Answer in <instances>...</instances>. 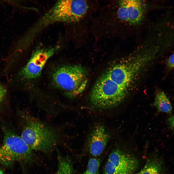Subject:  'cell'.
I'll use <instances>...</instances> for the list:
<instances>
[{"label": "cell", "mask_w": 174, "mask_h": 174, "mask_svg": "<svg viewBox=\"0 0 174 174\" xmlns=\"http://www.w3.org/2000/svg\"><path fill=\"white\" fill-rule=\"evenodd\" d=\"M134 174H165L164 163L157 155H153L147 159L143 167Z\"/></svg>", "instance_id": "cell-11"}, {"label": "cell", "mask_w": 174, "mask_h": 174, "mask_svg": "<svg viewBox=\"0 0 174 174\" xmlns=\"http://www.w3.org/2000/svg\"><path fill=\"white\" fill-rule=\"evenodd\" d=\"M167 121L169 127L174 129V114L168 118Z\"/></svg>", "instance_id": "cell-17"}, {"label": "cell", "mask_w": 174, "mask_h": 174, "mask_svg": "<svg viewBox=\"0 0 174 174\" xmlns=\"http://www.w3.org/2000/svg\"><path fill=\"white\" fill-rule=\"evenodd\" d=\"M127 93V89L117 85L104 73L94 85L90 94V101L97 108H112L124 101Z\"/></svg>", "instance_id": "cell-5"}, {"label": "cell", "mask_w": 174, "mask_h": 174, "mask_svg": "<svg viewBox=\"0 0 174 174\" xmlns=\"http://www.w3.org/2000/svg\"><path fill=\"white\" fill-rule=\"evenodd\" d=\"M22 138L33 151L50 152L59 140L58 132L27 111L21 112Z\"/></svg>", "instance_id": "cell-2"}, {"label": "cell", "mask_w": 174, "mask_h": 174, "mask_svg": "<svg viewBox=\"0 0 174 174\" xmlns=\"http://www.w3.org/2000/svg\"><path fill=\"white\" fill-rule=\"evenodd\" d=\"M7 92L6 87L0 84V105L4 100Z\"/></svg>", "instance_id": "cell-15"}, {"label": "cell", "mask_w": 174, "mask_h": 174, "mask_svg": "<svg viewBox=\"0 0 174 174\" xmlns=\"http://www.w3.org/2000/svg\"><path fill=\"white\" fill-rule=\"evenodd\" d=\"M152 105L158 112L167 114H170L172 112V107L171 103L162 91H158L157 92Z\"/></svg>", "instance_id": "cell-12"}, {"label": "cell", "mask_w": 174, "mask_h": 174, "mask_svg": "<svg viewBox=\"0 0 174 174\" xmlns=\"http://www.w3.org/2000/svg\"><path fill=\"white\" fill-rule=\"evenodd\" d=\"M110 7L109 22L112 33L124 38L138 33L145 26L154 4L145 0L114 1Z\"/></svg>", "instance_id": "cell-1"}, {"label": "cell", "mask_w": 174, "mask_h": 174, "mask_svg": "<svg viewBox=\"0 0 174 174\" xmlns=\"http://www.w3.org/2000/svg\"><path fill=\"white\" fill-rule=\"evenodd\" d=\"M20 159L19 152L14 143L9 137H4L3 144L0 147V164L10 167Z\"/></svg>", "instance_id": "cell-10"}, {"label": "cell", "mask_w": 174, "mask_h": 174, "mask_svg": "<svg viewBox=\"0 0 174 174\" xmlns=\"http://www.w3.org/2000/svg\"><path fill=\"white\" fill-rule=\"evenodd\" d=\"M51 77L54 85L70 98L81 94L88 83L86 71L79 65L57 66L52 70Z\"/></svg>", "instance_id": "cell-3"}, {"label": "cell", "mask_w": 174, "mask_h": 174, "mask_svg": "<svg viewBox=\"0 0 174 174\" xmlns=\"http://www.w3.org/2000/svg\"><path fill=\"white\" fill-rule=\"evenodd\" d=\"M59 48L58 45L48 48H38L33 53L26 65L20 71L18 77L31 80L38 78L48 59Z\"/></svg>", "instance_id": "cell-8"}, {"label": "cell", "mask_w": 174, "mask_h": 174, "mask_svg": "<svg viewBox=\"0 0 174 174\" xmlns=\"http://www.w3.org/2000/svg\"><path fill=\"white\" fill-rule=\"evenodd\" d=\"M100 164V160L93 157L89 160L87 168L83 174H98Z\"/></svg>", "instance_id": "cell-14"}, {"label": "cell", "mask_w": 174, "mask_h": 174, "mask_svg": "<svg viewBox=\"0 0 174 174\" xmlns=\"http://www.w3.org/2000/svg\"><path fill=\"white\" fill-rule=\"evenodd\" d=\"M88 8V4L85 0H58L36 23L35 27L41 31L55 22L77 21L85 15Z\"/></svg>", "instance_id": "cell-4"}, {"label": "cell", "mask_w": 174, "mask_h": 174, "mask_svg": "<svg viewBox=\"0 0 174 174\" xmlns=\"http://www.w3.org/2000/svg\"><path fill=\"white\" fill-rule=\"evenodd\" d=\"M167 67L170 69L174 68V53L169 57L167 61Z\"/></svg>", "instance_id": "cell-16"}, {"label": "cell", "mask_w": 174, "mask_h": 174, "mask_svg": "<svg viewBox=\"0 0 174 174\" xmlns=\"http://www.w3.org/2000/svg\"><path fill=\"white\" fill-rule=\"evenodd\" d=\"M139 161L133 155L117 148L110 153L105 165L104 174H132Z\"/></svg>", "instance_id": "cell-7"}, {"label": "cell", "mask_w": 174, "mask_h": 174, "mask_svg": "<svg viewBox=\"0 0 174 174\" xmlns=\"http://www.w3.org/2000/svg\"><path fill=\"white\" fill-rule=\"evenodd\" d=\"M87 142L90 154L94 157L100 156L105 149L109 138L104 126L97 123L90 132Z\"/></svg>", "instance_id": "cell-9"}, {"label": "cell", "mask_w": 174, "mask_h": 174, "mask_svg": "<svg viewBox=\"0 0 174 174\" xmlns=\"http://www.w3.org/2000/svg\"><path fill=\"white\" fill-rule=\"evenodd\" d=\"M125 61L116 64L109 67L105 73L118 85L130 87L141 70L148 61L142 55L133 53Z\"/></svg>", "instance_id": "cell-6"}, {"label": "cell", "mask_w": 174, "mask_h": 174, "mask_svg": "<svg viewBox=\"0 0 174 174\" xmlns=\"http://www.w3.org/2000/svg\"><path fill=\"white\" fill-rule=\"evenodd\" d=\"M0 174H5L4 171L0 168Z\"/></svg>", "instance_id": "cell-18"}, {"label": "cell", "mask_w": 174, "mask_h": 174, "mask_svg": "<svg viewBox=\"0 0 174 174\" xmlns=\"http://www.w3.org/2000/svg\"><path fill=\"white\" fill-rule=\"evenodd\" d=\"M58 167L56 174H73L72 163L69 157L58 156Z\"/></svg>", "instance_id": "cell-13"}]
</instances>
